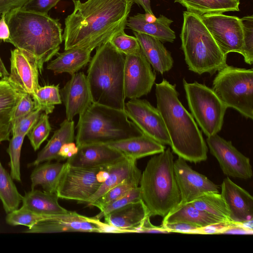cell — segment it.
<instances>
[{
    "label": "cell",
    "mask_w": 253,
    "mask_h": 253,
    "mask_svg": "<svg viewBox=\"0 0 253 253\" xmlns=\"http://www.w3.org/2000/svg\"><path fill=\"white\" fill-rule=\"evenodd\" d=\"M74 8L65 19L64 50L84 45L99 46L125 30L131 0H72Z\"/></svg>",
    "instance_id": "6da1fadb"
},
{
    "label": "cell",
    "mask_w": 253,
    "mask_h": 253,
    "mask_svg": "<svg viewBox=\"0 0 253 253\" xmlns=\"http://www.w3.org/2000/svg\"><path fill=\"white\" fill-rule=\"evenodd\" d=\"M157 108L164 122L172 151L186 161L207 159L208 148L193 117L178 98L175 84L166 79L155 84Z\"/></svg>",
    "instance_id": "7a4b0ae2"
},
{
    "label": "cell",
    "mask_w": 253,
    "mask_h": 253,
    "mask_svg": "<svg viewBox=\"0 0 253 253\" xmlns=\"http://www.w3.org/2000/svg\"><path fill=\"white\" fill-rule=\"evenodd\" d=\"M5 19L10 31L6 42L35 59L41 74L43 64L56 55L63 41L59 20L22 8L7 12Z\"/></svg>",
    "instance_id": "3957f363"
},
{
    "label": "cell",
    "mask_w": 253,
    "mask_h": 253,
    "mask_svg": "<svg viewBox=\"0 0 253 253\" xmlns=\"http://www.w3.org/2000/svg\"><path fill=\"white\" fill-rule=\"evenodd\" d=\"M125 59L109 41L96 48L86 75L93 103L125 111Z\"/></svg>",
    "instance_id": "277c9868"
},
{
    "label": "cell",
    "mask_w": 253,
    "mask_h": 253,
    "mask_svg": "<svg viewBox=\"0 0 253 253\" xmlns=\"http://www.w3.org/2000/svg\"><path fill=\"white\" fill-rule=\"evenodd\" d=\"M173 166V156L168 148L154 155L141 173L139 187L142 200L151 216L165 217L180 203Z\"/></svg>",
    "instance_id": "5b68a950"
},
{
    "label": "cell",
    "mask_w": 253,
    "mask_h": 253,
    "mask_svg": "<svg viewBox=\"0 0 253 253\" xmlns=\"http://www.w3.org/2000/svg\"><path fill=\"white\" fill-rule=\"evenodd\" d=\"M77 128L78 147L107 144L143 134L125 111L93 102L79 115Z\"/></svg>",
    "instance_id": "8992f818"
},
{
    "label": "cell",
    "mask_w": 253,
    "mask_h": 253,
    "mask_svg": "<svg viewBox=\"0 0 253 253\" xmlns=\"http://www.w3.org/2000/svg\"><path fill=\"white\" fill-rule=\"evenodd\" d=\"M183 16L181 48L188 69L199 75H213L227 65V55L221 52L201 15L185 11Z\"/></svg>",
    "instance_id": "52a82bcc"
},
{
    "label": "cell",
    "mask_w": 253,
    "mask_h": 253,
    "mask_svg": "<svg viewBox=\"0 0 253 253\" xmlns=\"http://www.w3.org/2000/svg\"><path fill=\"white\" fill-rule=\"evenodd\" d=\"M212 89L221 102L253 119V70L225 65L217 72Z\"/></svg>",
    "instance_id": "ba28073f"
},
{
    "label": "cell",
    "mask_w": 253,
    "mask_h": 253,
    "mask_svg": "<svg viewBox=\"0 0 253 253\" xmlns=\"http://www.w3.org/2000/svg\"><path fill=\"white\" fill-rule=\"evenodd\" d=\"M183 85L191 115L204 133L209 137L222 129L224 115L228 108L211 88L197 82Z\"/></svg>",
    "instance_id": "9c48e42d"
},
{
    "label": "cell",
    "mask_w": 253,
    "mask_h": 253,
    "mask_svg": "<svg viewBox=\"0 0 253 253\" xmlns=\"http://www.w3.org/2000/svg\"><path fill=\"white\" fill-rule=\"evenodd\" d=\"M104 168H78L66 163L56 191L57 196L60 199L87 204L102 183L99 171Z\"/></svg>",
    "instance_id": "30bf717a"
},
{
    "label": "cell",
    "mask_w": 253,
    "mask_h": 253,
    "mask_svg": "<svg viewBox=\"0 0 253 253\" xmlns=\"http://www.w3.org/2000/svg\"><path fill=\"white\" fill-rule=\"evenodd\" d=\"M125 112L141 132L161 143L170 145L163 118L157 108L146 99H131L126 103Z\"/></svg>",
    "instance_id": "8fae6325"
},
{
    "label": "cell",
    "mask_w": 253,
    "mask_h": 253,
    "mask_svg": "<svg viewBox=\"0 0 253 253\" xmlns=\"http://www.w3.org/2000/svg\"><path fill=\"white\" fill-rule=\"evenodd\" d=\"M201 17L224 55L230 52L240 53L243 42L241 18L223 13L206 14Z\"/></svg>",
    "instance_id": "7c38bea8"
},
{
    "label": "cell",
    "mask_w": 253,
    "mask_h": 253,
    "mask_svg": "<svg viewBox=\"0 0 253 253\" xmlns=\"http://www.w3.org/2000/svg\"><path fill=\"white\" fill-rule=\"evenodd\" d=\"M156 76L141 50L135 54L126 55L124 69L126 98H139L148 94L155 83Z\"/></svg>",
    "instance_id": "4fadbf2b"
},
{
    "label": "cell",
    "mask_w": 253,
    "mask_h": 253,
    "mask_svg": "<svg viewBox=\"0 0 253 253\" xmlns=\"http://www.w3.org/2000/svg\"><path fill=\"white\" fill-rule=\"evenodd\" d=\"M206 142L225 175L244 179L252 177L250 159L238 151L231 141L215 134L207 137Z\"/></svg>",
    "instance_id": "5bb4252c"
},
{
    "label": "cell",
    "mask_w": 253,
    "mask_h": 253,
    "mask_svg": "<svg viewBox=\"0 0 253 253\" xmlns=\"http://www.w3.org/2000/svg\"><path fill=\"white\" fill-rule=\"evenodd\" d=\"M173 168L180 195L179 204L189 203L207 193H219L217 185L193 169L183 158L178 157Z\"/></svg>",
    "instance_id": "9a60e30c"
},
{
    "label": "cell",
    "mask_w": 253,
    "mask_h": 253,
    "mask_svg": "<svg viewBox=\"0 0 253 253\" xmlns=\"http://www.w3.org/2000/svg\"><path fill=\"white\" fill-rule=\"evenodd\" d=\"M10 73L7 80L20 91L34 96L40 86L39 70L33 58L15 48L11 50Z\"/></svg>",
    "instance_id": "2e32d148"
},
{
    "label": "cell",
    "mask_w": 253,
    "mask_h": 253,
    "mask_svg": "<svg viewBox=\"0 0 253 253\" xmlns=\"http://www.w3.org/2000/svg\"><path fill=\"white\" fill-rule=\"evenodd\" d=\"M60 93L65 107L66 119L69 121L82 113L92 103L86 75L83 72L72 75Z\"/></svg>",
    "instance_id": "e0dca14e"
},
{
    "label": "cell",
    "mask_w": 253,
    "mask_h": 253,
    "mask_svg": "<svg viewBox=\"0 0 253 253\" xmlns=\"http://www.w3.org/2000/svg\"><path fill=\"white\" fill-rule=\"evenodd\" d=\"M62 232L99 233L97 226L92 222L91 217L71 211L63 214L53 215L24 231L36 233Z\"/></svg>",
    "instance_id": "ac0fdd59"
},
{
    "label": "cell",
    "mask_w": 253,
    "mask_h": 253,
    "mask_svg": "<svg viewBox=\"0 0 253 253\" xmlns=\"http://www.w3.org/2000/svg\"><path fill=\"white\" fill-rule=\"evenodd\" d=\"M221 195L225 200L234 224H245L253 220V198L246 190L225 178Z\"/></svg>",
    "instance_id": "d6986e66"
},
{
    "label": "cell",
    "mask_w": 253,
    "mask_h": 253,
    "mask_svg": "<svg viewBox=\"0 0 253 253\" xmlns=\"http://www.w3.org/2000/svg\"><path fill=\"white\" fill-rule=\"evenodd\" d=\"M124 158L121 153L107 144H93L78 147L76 154L66 163L70 166L82 168L106 167Z\"/></svg>",
    "instance_id": "ffe728a7"
},
{
    "label": "cell",
    "mask_w": 253,
    "mask_h": 253,
    "mask_svg": "<svg viewBox=\"0 0 253 253\" xmlns=\"http://www.w3.org/2000/svg\"><path fill=\"white\" fill-rule=\"evenodd\" d=\"M151 217L142 200L129 203L105 215V222L120 231V233H136L145 220Z\"/></svg>",
    "instance_id": "44dd1931"
},
{
    "label": "cell",
    "mask_w": 253,
    "mask_h": 253,
    "mask_svg": "<svg viewBox=\"0 0 253 253\" xmlns=\"http://www.w3.org/2000/svg\"><path fill=\"white\" fill-rule=\"evenodd\" d=\"M96 47L93 44L84 45L64 50L56 54V57L47 64L46 68L55 74L67 73L72 75L90 61L91 53Z\"/></svg>",
    "instance_id": "7402d4cb"
},
{
    "label": "cell",
    "mask_w": 253,
    "mask_h": 253,
    "mask_svg": "<svg viewBox=\"0 0 253 253\" xmlns=\"http://www.w3.org/2000/svg\"><path fill=\"white\" fill-rule=\"evenodd\" d=\"M133 34L138 41L141 51L155 71L163 74L172 68L173 58L161 41L147 34L135 31Z\"/></svg>",
    "instance_id": "603a6c76"
},
{
    "label": "cell",
    "mask_w": 253,
    "mask_h": 253,
    "mask_svg": "<svg viewBox=\"0 0 253 253\" xmlns=\"http://www.w3.org/2000/svg\"><path fill=\"white\" fill-rule=\"evenodd\" d=\"M107 145L121 153L125 157L135 161L160 153L166 149L165 145L143 134Z\"/></svg>",
    "instance_id": "cb8c5ba5"
},
{
    "label": "cell",
    "mask_w": 253,
    "mask_h": 253,
    "mask_svg": "<svg viewBox=\"0 0 253 253\" xmlns=\"http://www.w3.org/2000/svg\"><path fill=\"white\" fill-rule=\"evenodd\" d=\"M173 21L163 15H160L153 22H148L144 18V14L137 13L129 16L126 26L133 31L154 37L163 43L173 42L176 38L174 32L170 28Z\"/></svg>",
    "instance_id": "d4e9b609"
},
{
    "label": "cell",
    "mask_w": 253,
    "mask_h": 253,
    "mask_svg": "<svg viewBox=\"0 0 253 253\" xmlns=\"http://www.w3.org/2000/svg\"><path fill=\"white\" fill-rule=\"evenodd\" d=\"M23 94L7 80H0V143L10 140L11 116Z\"/></svg>",
    "instance_id": "484cf974"
},
{
    "label": "cell",
    "mask_w": 253,
    "mask_h": 253,
    "mask_svg": "<svg viewBox=\"0 0 253 253\" xmlns=\"http://www.w3.org/2000/svg\"><path fill=\"white\" fill-rule=\"evenodd\" d=\"M74 139L75 123L66 119L30 166L36 167L42 162L59 160L58 153L61 147L66 143L73 142Z\"/></svg>",
    "instance_id": "4316f807"
},
{
    "label": "cell",
    "mask_w": 253,
    "mask_h": 253,
    "mask_svg": "<svg viewBox=\"0 0 253 253\" xmlns=\"http://www.w3.org/2000/svg\"><path fill=\"white\" fill-rule=\"evenodd\" d=\"M173 222H185L200 228L227 224L212 214L197 209L190 203L179 204L164 217L162 224Z\"/></svg>",
    "instance_id": "83f0119b"
},
{
    "label": "cell",
    "mask_w": 253,
    "mask_h": 253,
    "mask_svg": "<svg viewBox=\"0 0 253 253\" xmlns=\"http://www.w3.org/2000/svg\"><path fill=\"white\" fill-rule=\"evenodd\" d=\"M56 193H49L37 189H31L22 197V206L38 213L55 215L68 213L69 211L58 203Z\"/></svg>",
    "instance_id": "f1b7e54d"
},
{
    "label": "cell",
    "mask_w": 253,
    "mask_h": 253,
    "mask_svg": "<svg viewBox=\"0 0 253 253\" xmlns=\"http://www.w3.org/2000/svg\"><path fill=\"white\" fill-rule=\"evenodd\" d=\"M66 163L50 161L36 166L30 175L31 189L40 185L43 191L49 193H56L62 174L66 168Z\"/></svg>",
    "instance_id": "f546056e"
},
{
    "label": "cell",
    "mask_w": 253,
    "mask_h": 253,
    "mask_svg": "<svg viewBox=\"0 0 253 253\" xmlns=\"http://www.w3.org/2000/svg\"><path fill=\"white\" fill-rule=\"evenodd\" d=\"M106 169L108 173L107 178L91 197L88 204L94 202L139 169L136 166V161L126 157L107 166Z\"/></svg>",
    "instance_id": "4dcf8cb0"
},
{
    "label": "cell",
    "mask_w": 253,
    "mask_h": 253,
    "mask_svg": "<svg viewBox=\"0 0 253 253\" xmlns=\"http://www.w3.org/2000/svg\"><path fill=\"white\" fill-rule=\"evenodd\" d=\"M240 0H174L187 11L199 15L239 11Z\"/></svg>",
    "instance_id": "1f68e13d"
},
{
    "label": "cell",
    "mask_w": 253,
    "mask_h": 253,
    "mask_svg": "<svg viewBox=\"0 0 253 253\" xmlns=\"http://www.w3.org/2000/svg\"><path fill=\"white\" fill-rule=\"evenodd\" d=\"M189 203L197 209L212 214L227 224H234L231 220L226 203L219 192L207 193Z\"/></svg>",
    "instance_id": "d6a6232c"
},
{
    "label": "cell",
    "mask_w": 253,
    "mask_h": 253,
    "mask_svg": "<svg viewBox=\"0 0 253 253\" xmlns=\"http://www.w3.org/2000/svg\"><path fill=\"white\" fill-rule=\"evenodd\" d=\"M13 180L0 161V200L7 214L18 209L22 200Z\"/></svg>",
    "instance_id": "836d02e7"
},
{
    "label": "cell",
    "mask_w": 253,
    "mask_h": 253,
    "mask_svg": "<svg viewBox=\"0 0 253 253\" xmlns=\"http://www.w3.org/2000/svg\"><path fill=\"white\" fill-rule=\"evenodd\" d=\"M141 176V172L139 169L132 175L88 205L98 208L100 211H102L109 204L122 197L132 189L138 187Z\"/></svg>",
    "instance_id": "e575fe53"
},
{
    "label": "cell",
    "mask_w": 253,
    "mask_h": 253,
    "mask_svg": "<svg viewBox=\"0 0 253 253\" xmlns=\"http://www.w3.org/2000/svg\"><path fill=\"white\" fill-rule=\"evenodd\" d=\"M32 98L36 108L48 115L52 113L55 105L62 103L58 84L40 86Z\"/></svg>",
    "instance_id": "d590c367"
},
{
    "label": "cell",
    "mask_w": 253,
    "mask_h": 253,
    "mask_svg": "<svg viewBox=\"0 0 253 253\" xmlns=\"http://www.w3.org/2000/svg\"><path fill=\"white\" fill-rule=\"evenodd\" d=\"M52 216L38 213L22 206L20 209L7 213L5 221L10 225H23L29 229L38 223L50 218Z\"/></svg>",
    "instance_id": "8d00e7d4"
},
{
    "label": "cell",
    "mask_w": 253,
    "mask_h": 253,
    "mask_svg": "<svg viewBox=\"0 0 253 253\" xmlns=\"http://www.w3.org/2000/svg\"><path fill=\"white\" fill-rule=\"evenodd\" d=\"M25 135L23 134H14L11 139L8 148L6 150L10 158L9 166L10 176L13 180L21 182L20 172V156L21 148Z\"/></svg>",
    "instance_id": "74e56055"
},
{
    "label": "cell",
    "mask_w": 253,
    "mask_h": 253,
    "mask_svg": "<svg viewBox=\"0 0 253 253\" xmlns=\"http://www.w3.org/2000/svg\"><path fill=\"white\" fill-rule=\"evenodd\" d=\"M51 130L48 114L42 112L36 124L27 134L34 151L40 148L48 137Z\"/></svg>",
    "instance_id": "f35d334b"
},
{
    "label": "cell",
    "mask_w": 253,
    "mask_h": 253,
    "mask_svg": "<svg viewBox=\"0 0 253 253\" xmlns=\"http://www.w3.org/2000/svg\"><path fill=\"white\" fill-rule=\"evenodd\" d=\"M109 42L118 51L125 56L135 54L141 51L137 38L135 36L127 35L124 30L114 34Z\"/></svg>",
    "instance_id": "ab89813d"
},
{
    "label": "cell",
    "mask_w": 253,
    "mask_h": 253,
    "mask_svg": "<svg viewBox=\"0 0 253 253\" xmlns=\"http://www.w3.org/2000/svg\"><path fill=\"white\" fill-rule=\"evenodd\" d=\"M243 30V42L240 54L244 57L245 62L252 65L253 63V16H246L241 18Z\"/></svg>",
    "instance_id": "60d3db41"
},
{
    "label": "cell",
    "mask_w": 253,
    "mask_h": 253,
    "mask_svg": "<svg viewBox=\"0 0 253 253\" xmlns=\"http://www.w3.org/2000/svg\"><path fill=\"white\" fill-rule=\"evenodd\" d=\"M140 200H142L141 193L140 187L138 186L131 190L122 197L109 204L94 217L100 219L105 215L116 210Z\"/></svg>",
    "instance_id": "b9f144b4"
},
{
    "label": "cell",
    "mask_w": 253,
    "mask_h": 253,
    "mask_svg": "<svg viewBox=\"0 0 253 253\" xmlns=\"http://www.w3.org/2000/svg\"><path fill=\"white\" fill-rule=\"evenodd\" d=\"M35 103L32 96L23 93L15 107L11 116V128L21 119L36 109Z\"/></svg>",
    "instance_id": "7bdbcfd3"
},
{
    "label": "cell",
    "mask_w": 253,
    "mask_h": 253,
    "mask_svg": "<svg viewBox=\"0 0 253 253\" xmlns=\"http://www.w3.org/2000/svg\"><path fill=\"white\" fill-rule=\"evenodd\" d=\"M42 112L41 109L37 108L21 119L15 125L12 126V134L27 135L38 121Z\"/></svg>",
    "instance_id": "ee69618b"
},
{
    "label": "cell",
    "mask_w": 253,
    "mask_h": 253,
    "mask_svg": "<svg viewBox=\"0 0 253 253\" xmlns=\"http://www.w3.org/2000/svg\"><path fill=\"white\" fill-rule=\"evenodd\" d=\"M60 0H28L22 9L41 14H47Z\"/></svg>",
    "instance_id": "f6af8a7d"
},
{
    "label": "cell",
    "mask_w": 253,
    "mask_h": 253,
    "mask_svg": "<svg viewBox=\"0 0 253 253\" xmlns=\"http://www.w3.org/2000/svg\"><path fill=\"white\" fill-rule=\"evenodd\" d=\"M161 226L169 232L199 234L200 227L185 222L164 223Z\"/></svg>",
    "instance_id": "bcb514c9"
},
{
    "label": "cell",
    "mask_w": 253,
    "mask_h": 253,
    "mask_svg": "<svg viewBox=\"0 0 253 253\" xmlns=\"http://www.w3.org/2000/svg\"><path fill=\"white\" fill-rule=\"evenodd\" d=\"M219 234H252L253 229L245 224H231L224 227Z\"/></svg>",
    "instance_id": "7dc6e473"
},
{
    "label": "cell",
    "mask_w": 253,
    "mask_h": 253,
    "mask_svg": "<svg viewBox=\"0 0 253 253\" xmlns=\"http://www.w3.org/2000/svg\"><path fill=\"white\" fill-rule=\"evenodd\" d=\"M28 0H0V13L21 8Z\"/></svg>",
    "instance_id": "c3c4849f"
},
{
    "label": "cell",
    "mask_w": 253,
    "mask_h": 253,
    "mask_svg": "<svg viewBox=\"0 0 253 253\" xmlns=\"http://www.w3.org/2000/svg\"><path fill=\"white\" fill-rule=\"evenodd\" d=\"M78 151V147L73 142L65 144L60 150L58 155L60 160L71 158Z\"/></svg>",
    "instance_id": "681fc988"
},
{
    "label": "cell",
    "mask_w": 253,
    "mask_h": 253,
    "mask_svg": "<svg viewBox=\"0 0 253 253\" xmlns=\"http://www.w3.org/2000/svg\"><path fill=\"white\" fill-rule=\"evenodd\" d=\"M147 217L144 221L142 226L137 230L136 233H169V232L161 226L153 225Z\"/></svg>",
    "instance_id": "f907efd6"
},
{
    "label": "cell",
    "mask_w": 253,
    "mask_h": 253,
    "mask_svg": "<svg viewBox=\"0 0 253 253\" xmlns=\"http://www.w3.org/2000/svg\"><path fill=\"white\" fill-rule=\"evenodd\" d=\"M6 13L1 14L0 18V40L7 42L10 37V31L5 19Z\"/></svg>",
    "instance_id": "816d5d0a"
},
{
    "label": "cell",
    "mask_w": 253,
    "mask_h": 253,
    "mask_svg": "<svg viewBox=\"0 0 253 253\" xmlns=\"http://www.w3.org/2000/svg\"><path fill=\"white\" fill-rule=\"evenodd\" d=\"M133 2L141 6L145 13L154 14L151 6L150 0H131Z\"/></svg>",
    "instance_id": "f5cc1de1"
},
{
    "label": "cell",
    "mask_w": 253,
    "mask_h": 253,
    "mask_svg": "<svg viewBox=\"0 0 253 253\" xmlns=\"http://www.w3.org/2000/svg\"><path fill=\"white\" fill-rule=\"evenodd\" d=\"M8 76L9 73L0 57V78L1 79L7 80Z\"/></svg>",
    "instance_id": "db71d44e"
},
{
    "label": "cell",
    "mask_w": 253,
    "mask_h": 253,
    "mask_svg": "<svg viewBox=\"0 0 253 253\" xmlns=\"http://www.w3.org/2000/svg\"></svg>",
    "instance_id": "11a10c76"
}]
</instances>
